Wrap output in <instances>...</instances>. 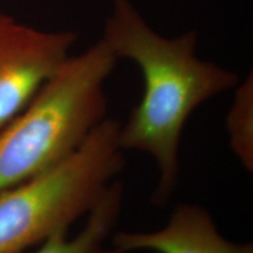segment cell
Returning <instances> with one entry per match:
<instances>
[{
  "label": "cell",
  "instance_id": "obj_2",
  "mask_svg": "<svg viewBox=\"0 0 253 253\" xmlns=\"http://www.w3.org/2000/svg\"><path fill=\"white\" fill-rule=\"evenodd\" d=\"M118 59L102 39L67 61L0 130V194L62 162L107 119Z\"/></svg>",
  "mask_w": 253,
  "mask_h": 253
},
{
  "label": "cell",
  "instance_id": "obj_3",
  "mask_svg": "<svg viewBox=\"0 0 253 253\" xmlns=\"http://www.w3.org/2000/svg\"><path fill=\"white\" fill-rule=\"evenodd\" d=\"M119 128L104 119L71 156L0 194V253H23L89 212L125 167Z\"/></svg>",
  "mask_w": 253,
  "mask_h": 253
},
{
  "label": "cell",
  "instance_id": "obj_5",
  "mask_svg": "<svg viewBox=\"0 0 253 253\" xmlns=\"http://www.w3.org/2000/svg\"><path fill=\"white\" fill-rule=\"evenodd\" d=\"M113 248L120 253L148 250L157 253H253L252 244L224 238L204 208L179 204L167 225L154 232H118Z\"/></svg>",
  "mask_w": 253,
  "mask_h": 253
},
{
  "label": "cell",
  "instance_id": "obj_6",
  "mask_svg": "<svg viewBox=\"0 0 253 253\" xmlns=\"http://www.w3.org/2000/svg\"><path fill=\"white\" fill-rule=\"evenodd\" d=\"M122 202L123 183L116 178L87 213L86 224L77 236L68 239V230H59L32 253H120L104 244L118 223Z\"/></svg>",
  "mask_w": 253,
  "mask_h": 253
},
{
  "label": "cell",
  "instance_id": "obj_1",
  "mask_svg": "<svg viewBox=\"0 0 253 253\" xmlns=\"http://www.w3.org/2000/svg\"><path fill=\"white\" fill-rule=\"evenodd\" d=\"M116 59L141 69L143 94L125 125L120 123L122 150L153 158L160 181L155 204L169 202L179 172V144L188 119L199 106L239 84L238 74L197 56V32L161 36L130 0H113L101 38Z\"/></svg>",
  "mask_w": 253,
  "mask_h": 253
},
{
  "label": "cell",
  "instance_id": "obj_7",
  "mask_svg": "<svg viewBox=\"0 0 253 253\" xmlns=\"http://www.w3.org/2000/svg\"><path fill=\"white\" fill-rule=\"evenodd\" d=\"M225 126L232 153L250 172L253 171V75L236 86Z\"/></svg>",
  "mask_w": 253,
  "mask_h": 253
},
{
  "label": "cell",
  "instance_id": "obj_4",
  "mask_svg": "<svg viewBox=\"0 0 253 253\" xmlns=\"http://www.w3.org/2000/svg\"><path fill=\"white\" fill-rule=\"evenodd\" d=\"M78 34L42 31L0 12V130L71 56Z\"/></svg>",
  "mask_w": 253,
  "mask_h": 253
}]
</instances>
